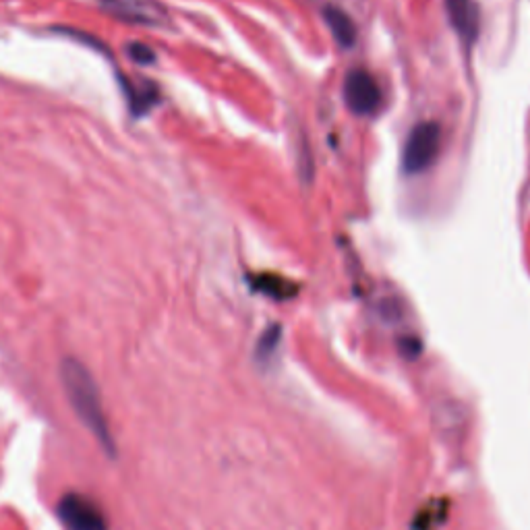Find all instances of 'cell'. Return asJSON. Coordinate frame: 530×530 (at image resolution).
Instances as JSON below:
<instances>
[{"mask_svg": "<svg viewBox=\"0 0 530 530\" xmlns=\"http://www.w3.org/2000/svg\"><path fill=\"white\" fill-rule=\"evenodd\" d=\"M61 379L77 419L92 433L96 444L106 452V456L116 458V441L106 419L98 384L90 369L75 359H65L61 365Z\"/></svg>", "mask_w": 530, "mask_h": 530, "instance_id": "obj_1", "label": "cell"}, {"mask_svg": "<svg viewBox=\"0 0 530 530\" xmlns=\"http://www.w3.org/2000/svg\"><path fill=\"white\" fill-rule=\"evenodd\" d=\"M441 147V129L437 123H419L415 129L410 131L404 154H402V166L408 174H419L427 170L439 154Z\"/></svg>", "mask_w": 530, "mask_h": 530, "instance_id": "obj_2", "label": "cell"}, {"mask_svg": "<svg viewBox=\"0 0 530 530\" xmlns=\"http://www.w3.org/2000/svg\"><path fill=\"white\" fill-rule=\"evenodd\" d=\"M58 518L67 526V530H108L104 512L90 497L69 493L58 504Z\"/></svg>", "mask_w": 530, "mask_h": 530, "instance_id": "obj_3", "label": "cell"}, {"mask_svg": "<svg viewBox=\"0 0 530 530\" xmlns=\"http://www.w3.org/2000/svg\"><path fill=\"white\" fill-rule=\"evenodd\" d=\"M100 7L119 21L145 27H162L168 21L158 0H100Z\"/></svg>", "mask_w": 530, "mask_h": 530, "instance_id": "obj_4", "label": "cell"}, {"mask_svg": "<svg viewBox=\"0 0 530 530\" xmlns=\"http://www.w3.org/2000/svg\"><path fill=\"white\" fill-rule=\"evenodd\" d=\"M344 100L355 114L369 116L381 106V90L373 75L363 69H352L344 79Z\"/></svg>", "mask_w": 530, "mask_h": 530, "instance_id": "obj_5", "label": "cell"}, {"mask_svg": "<svg viewBox=\"0 0 530 530\" xmlns=\"http://www.w3.org/2000/svg\"><path fill=\"white\" fill-rule=\"evenodd\" d=\"M448 17L456 29V34L466 42L473 44L481 29V15L475 0H446Z\"/></svg>", "mask_w": 530, "mask_h": 530, "instance_id": "obj_6", "label": "cell"}, {"mask_svg": "<svg viewBox=\"0 0 530 530\" xmlns=\"http://www.w3.org/2000/svg\"><path fill=\"white\" fill-rule=\"evenodd\" d=\"M323 17H326V23L330 27V32L334 34L336 42L342 48H352V46H355V40H357L355 21H352L342 9L326 7V9H323Z\"/></svg>", "mask_w": 530, "mask_h": 530, "instance_id": "obj_7", "label": "cell"}, {"mask_svg": "<svg viewBox=\"0 0 530 530\" xmlns=\"http://www.w3.org/2000/svg\"><path fill=\"white\" fill-rule=\"evenodd\" d=\"M127 96L131 102V110L135 114H145L147 110H152V106L158 102L160 94H158V87L154 83H141V85H127Z\"/></svg>", "mask_w": 530, "mask_h": 530, "instance_id": "obj_8", "label": "cell"}, {"mask_svg": "<svg viewBox=\"0 0 530 530\" xmlns=\"http://www.w3.org/2000/svg\"><path fill=\"white\" fill-rule=\"evenodd\" d=\"M255 288L265 292V294H270V297H274V299H288L290 294H294V290H292L294 286L280 276H257Z\"/></svg>", "mask_w": 530, "mask_h": 530, "instance_id": "obj_9", "label": "cell"}, {"mask_svg": "<svg viewBox=\"0 0 530 530\" xmlns=\"http://www.w3.org/2000/svg\"><path fill=\"white\" fill-rule=\"evenodd\" d=\"M129 54H131L133 61L139 63V65H152V63H154V58H156L154 50H152V48H147V46H143V44H133V46H129Z\"/></svg>", "mask_w": 530, "mask_h": 530, "instance_id": "obj_10", "label": "cell"}]
</instances>
